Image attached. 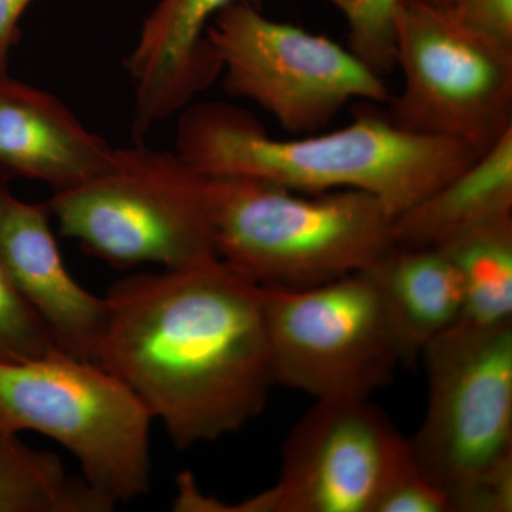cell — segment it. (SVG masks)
I'll return each mask as SVG.
<instances>
[{"mask_svg": "<svg viewBox=\"0 0 512 512\" xmlns=\"http://www.w3.org/2000/svg\"><path fill=\"white\" fill-rule=\"evenodd\" d=\"M410 441L370 399L315 400L282 447L278 480L241 503L202 494L177 478L178 512H375Z\"/></svg>", "mask_w": 512, "mask_h": 512, "instance_id": "8", "label": "cell"}, {"mask_svg": "<svg viewBox=\"0 0 512 512\" xmlns=\"http://www.w3.org/2000/svg\"><path fill=\"white\" fill-rule=\"evenodd\" d=\"M394 52L403 77L387 101L394 126L478 156L511 130L512 50L474 35L447 9L402 0Z\"/></svg>", "mask_w": 512, "mask_h": 512, "instance_id": "9", "label": "cell"}, {"mask_svg": "<svg viewBox=\"0 0 512 512\" xmlns=\"http://www.w3.org/2000/svg\"><path fill=\"white\" fill-rule=\"evenodd\" d=\"M424 5L434 6V8L448 9L456 0H416Z\"/></svg>", "mask_w": 512, "mask_h": 512, "instance_id": "23", "label": "cell"}, {"mask_svg": "<svg viewBox=\"0 0 512 512\" xmlns=\"http://www.w3.org/2000/svg\"><path fill=\"white\" fill-rule=\"evenodd\" d=\"M46 204L19 200L0 180V262L30 309L66 355L96 363L106 329V298L67 271Z\"/></svg>", "mask_w": 512, "mask_h": 512, "instance_id": "11", "label": "cell"}, {"mask_svg": "<svg viewBox=\"0 0 512 512\" xmlns=\"http://www.w3.org/2000/svg\"><path fill=\"white\" fill-rule=\"evenodd\" d=\"M365 271L382 299L403 365H414L460 318L463 286L456 265L440 248L394 245Z\"/></svg>", "mask_w": 512, "mask_h": 512, "instance_id": "14", "label": "cell"}, {"mask_svg": "<svg viewBox=\"0 0 512 512\" xmlns=\"http://www.w3.org/2000/svg\"><path fill=\"white\" fill-rule=\"evenodd\" d=\"M175 151L208 178H249L303 194L363 191L394 217L480 157L373 113L329 133L281 140L248 111L218 101L181 111Z\"/></svg>", "mask_w": 512, "mask_h": 512, "instance_id": "2", "label": "cell"}, {"mask_svg": "<svg viewBox=\"0 0 512 512\" xmlns=\"http://www.w3.org/2000/svg\"><path fill=\"white\" fill-rule=\"evenodd\" d=\"M375 512H451L446 495L423 473L412 447L394 470Z\"/></svg>", "mask_w": 512, "mask_h": 512, "instance_id": "20", "label": "cell"}, {"mask_svg": "<svg viewBox=\"0 0 512 512\" xmlns=\"http://www.w3.org/2000/svg\"><path fill=\"white\" fill-rule=\"evenodd\" d=\"M96 363L187 450L237 433L276 386L262 288L221 258L137 274L106 295Z\"/></svg>", "mask_w": 512, "mask_h": 512, "instance_id": "1", "label": "cell"}, {"mask_svg": "<svg viewBox=\"0 0 512 512\" xmlns=\"http://www.w3.org/2000/svg\"><path fill=\"white\" fill-rule=\"evenodd\" d=\"M46 207L64 237L114 268L173 269L218 256L208 177L177 151L114 148L103 171L53 192Z\"/></svg>", "mask_w": 512, "mask_h": 512, "instance_id": "5", "label": "cell"}, {"mask_svg": "<svg viewBox=\"0 0 512 512\" xmlns=\"http://www.w3.org/2000/svg\"><path fill=\"white\" fill-rule=\"evenodd\" d=\"M225 92L252 101L288 133H318L353 100L387 103L389 87L346 47L323 35L266 18L235 2L207 29Z\"/></svg>", "mask_w": 512, "mask_h": 512, "instance_id": "7", "label": "cell"}, {"mask_svg": "<svg viewBox=\"0 0 512 512\" xmlns=\"http://www.w3.org/2000/svg\"><path fill=\"white\" fill-rule=\"evenodd\" d=\"M429 400L409 439L451 512L512 511V323L448 329L421 353Z\"/></svg>", "mask_w": 512, "mask_h": 512, "instance_id": "4", "label": "cell"}, {"mask_svg": "<svg viewBox=\"0 0 512 512\" xmlns=\"http://www.w3.org/2000/svg\"><path fill=\"white\" fill-rule=\"evenodd\" d=\"M276 386L315 400L370 399L403 365L366 271L313 288H262Z\"/></svg>", "mask_w": 512, "mask_h": 512, "instance_id": "10", "label": "cell"}, {"mask_svg": "<svg viewBox=\"0 0 512 512\" xmlns=\"http://www.w3.org/2000/svg\"><path fill=\"white\" fill-rule=\"evenodd\" d=\"M33 0H0V76L8 74L10 50L19 36V23Z\"/></svg>", "mask_w": 512, "mask_h": 512, "instance_id": "22", "label": "cell"}, {"mask_svg": "<svg viewBox=\"0 0 512 512\" xmlns=\"http://www.w3.org/2000/svg\"><path fill=\"white\" fill-rule=\"evenodd\" d=\"M512 217V128L490 150L394 217V245L440 248Z\"/></svg>", "mask_w": 512, "mask_h": 512, "instance_id": "15", "label": "cell"}, {"mask_svg": "<svg viewBox=\"0 0 512 512\" xmlns=\"http://www.w3.org/2000/svg\"><path fill=\"white\" fill-rule=\"evenodd\" d=\"M447 10L474 35L512 50V0H456Z\"/></svg>", "mask_w": 512, "mask_h": 512, "instance_id": "21", "label": "cell"}, {"mask_svg": "<svg viewBox=\"0 0 512 512\" xmlns=\"http://www.w3.org/2000/svg\"><path fill=\"white\" fill-rule=\"evenodd\" d=\"M62 352L16 291L0 262V362H26Z\"/></svg>", "mask_w": 512, "mask_h": 512, "instance_id": "19", "label": "cell"}, {"mask_svg": "<svg viewBox=\"0 0 512 512\" xmlns=\"http://www.w3.org/2000/svg\"><path fill=\"white\" fill-rule=\"evenodd\" d=\"M342 13L349 49L377 73L393 69L396 20L402 0H328Z\"/></svg>", "mask_w": 512, "mask_h": 512, "instance_id": "18", "label": "cell"}, {"mask_svg": "<svg viewBox=\"0 0 512 512\" xmlns=\"http://www.w3.org/2000/svg\"><path fill=\"white\" fill-rule=\"evenodd\" d=\"M218 256L259 288H313L365 271L394 247V215L363 191L303 194L208 178Z\"/></svg>", "mask_w": 512, "mask_h": 512, "instance_id": "3", "label": "cell"}, {"mask_svg": "<svg viewBox=\"0 0 512 512\" xmlns=\"http://www.w3.org/2000/svg\"><path fill=\"white\" fill-rule=\"evenodd\" d=\"M153 417L97 363L63 352L0 362V431H36L62 444L82 476L114 503L147 494Z\"/></svg>", "mask_w": 512, "mask_h": 512, "instance_id": "6", "label": "cell"}, {"mask_svg": "<svg viewBox=\"0 0 512 512\" xmlns=\"http://www.w3.org/2000/svg\"><path fill=\"white\" fill-rule=\"evenodd\" d=\"M117 507L56 454L0 431V512H110Z\"/></svg>", "mask_w": 512, "mask_h": 512, "instance_id": "17", "label": "cell"}, {"mask_svg": "<svg viewBox=\"0 0 512 512\" xmlns=\"http://www.w3.org/2000/svg\"><path fill=\"white\" fill-rule=\"evenodd\" d=\"M235 2L259 6V0H158L124 60L133 82L136 136L180 114L221 76L207 29Z\"/></svg>", "mask_w": 512, "mask_h": 512, "instance_id": "12", "label": "cell"}, {"mask_svg": "<svg viewBox=\"0 0 512 512\" xmlns=\"http://www.w3.org/2000/svg\"><path fill=\"white\" fill-rule=\"evenodd\" d=\"M456 265L463 308L453 328L487 332L512 323V217L440 247Z\"/></svg>", "mask_w": 512, "mask_h": 512, "instance_id": "16", "label": "cell"}, {"mask_svg": "<svg viewBox=\"0 0 512 512\" xmlns=\"http://www.w3.org/2000/svg\"><path fill=\"white\" fill-rule=\"evenodd\" d=\"M113 150L52 93L0 76L3 170L64 191L103 171Z\"/></svg>", "mask_w": 512, "mask_h": 512, "instance_id": "13", "label": "cell"}]
</instances>
